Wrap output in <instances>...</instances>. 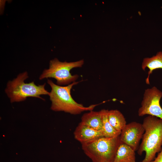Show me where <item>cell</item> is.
<instances>
[{
  "instance_id": "6da1fadb",
  "label": "cell",
  "mask_w": 162,
  "mask_h": 162,
  "mask_svg": "<svg viewBox=\"0 0 162 162\" xmlns=\"http://www.w3.org/2000/svg\"><path fill=\"white\" fill-rule=\"evenodd\" d=\"M142 124L145 132L137 153L141 155L145 152V158L141 162H151L162 149V119L148 115L144 118Z\"/></svg>"
},
{
  "instance_id": "7a4b0ae2",
  "label": "cell",
  "mask_w": 162,
  "mask_h": 162,
  "mask_svg": "<svg viewBox=\"0 0 162 162\" xmlns=\"http://www.w3.org/2000/svg\"><path fill=\"white\" fill-rule=\"evenodd\" d=\"M47 82L51 88L49 96L51 102V109L56 112L63 111L72 115H77L86 111L92 110L98 104L85 107L79 104L73 98L71 90L74 85L79 83L74 82L68 86H62L54 83L48 79Z\"/></svg>"
},
{
  "instance_id": "3957f363",
  "label": "cell",
  "mask_w": 162,
  "mask_h": 162,
  "mask_svg": "<svg viewBox=\"0 0 162 162\" xmlns=\"http://www.w3.org/2000/svg\"><path fill=\"white\" fill-rule=\"evenodd\" d=\"M122 143L119 136L102 137L81 144L84 153L92 162H113Z\"/></svg>"
},
{
  "instance_id": "277c9868",
  "label": "cell",
  "mask_w": 162,
  "mask_h": 162,
  "mask_svg": "<svg viewBox=\"0 0 162 162\" xmlns=\"http://www.w3.org/2000/svg\"><path fill=\"white\" fill-rule=\"evenodd\" d=\"M28 77V74L26 71L20 74L13 80L8 81L5 91L11 103L24 101L30 97L44 100L40 95H49L50 92L45 89V83L37 85L34 81L28 83L25 82L24 80Z\"/></svg>"
},
{
  "instance_id": "5b68a950",
  "label": "cell",
  "mask_w": 162,
  "mask_h": 162,
  "mask_svg": "<svg viewBox=\"0 0 162 162\" xmlns=\"http://www.w3.org/2000/svg\"><path fill=\"white\" fill-rule=\"evenodd\" d=\"M84 63L83 60L70 62H61L57 58L51 60L49 68L44 69L39 76L41 80L52 78L55 79L59 86L69 85L76 82L79 77L77 75H72L70 70L74 68H80Z\"/></svg>"
},
{
  "instance_id": "8992f818",
  "label": "cell",
  "mask_w": 162,
  "mask_h": 162,
  "mask_svg": "<svg viewBox=\"0 0 162 162\" xmlns=\"http://www.w3.org/2000/svg\"><path fill=\"white\" fill-rule=\"evenodd\" d=\"M162 98V92L153 86L145 90L141 106L138 110V115H146L154 116L162 119V108L160 101Z\"/></svg>"
},
{
  "instance_id": "52a82bcc",
  "label": "cell",
  "mask_w": 162,
  "mask_h": 162,
  "mask_svg": "<svg viewBox=\"0 0 162 162\" xmlns=\"http://www.w3.org/2000/svg\"><path fill=\"white\" fill-rule=\"evenodd\" d=\"M145 129L142 124L133 122L126 125L120 135L121 141L131 148L135 151L139 147Z\"/></svg>"
},
{
  "instance_id": "ba28073f",
  "label": "cell",
  "mask_w": 162,
  "mask_h": 162,
  "mask_svg": "<svg viewBox=\"0 0 162 162\" xmlns=\"http://www.w3.org/2000/svg\"><path fill=\"white\" fill-rule=\"evenodd\" d=\"M74 135L75 139L81 144L104 136L102 131L95 130L80 123L75 129Z\"/></svg>"
},
{
  "instance_id": "9c48e42d",
  "label": "cell",
  "mask_w": 162,
  "mask_h": 162,
  "mask_svg": "<svg viewBox=\"0 0 162 162\" xmlns=\"http://www.w3.org/2000/svg\"><path fill=\"white\" fill-rule=\"evenodd\" d=\"M141 67L143 70H145L146 68L149 69L146 82V84H149V76L153 71L157 69H162V51L157 52L155 55L151 57L144 58Z\"/></svg>"
},
{
  "instance_id": "30bf717a",
  "label": "cell",
  "mask_w": 162,
  "mask_h": 162,
  "mask_svg": "<svg viewBox=\"0 0 162 162\" xmlns=\"http://www.w3.org/2000/svg\"><path fill=\"white\" fill-rule=\"evenodd\" d=\"M80 123L95 130L102 131V121L99 111L92 110L84 114Z\"/></svg>"
},
{
  "instance_id": "8fae6325",
  "label": "cell",
  "mask_w": 162,
  "mask_h": 162,
  "mask_svg": "<svg viewBox=\"0 0 162 162\" xmlns=\"http://www.w3.org/2000/svg\"><path fill=\"white\" fill-rule=\"evenodd\" d=\"M135 151L122 142L117 150L113 162H135Z\"/></svg>"
},
{
  "instance_id": "7c38bea8",
  "label": "cell",
  "mask_w": 162,
  "mask_h": 162,
  "mask_svg": "<svg viewBox=\"0 0 162 162\" xmlns=\"http://www.w3.org/2000/svg\"><path fill=\"white\" fill-rule=\"evenodd\" d=\"M108 118L111 126L119 132H121L127 124L123 114L117 110H108Z\"/></svg>"
},
{
  "instance_id": "4fadbf2b",
  "label": "cell",
  "mask_w": 162,
  "mask_h": 162,
  "mask_svg": "<svg viewBox=\"0 0 162 162\" xmlns=\"http://www.w3.org/2000/svg\"><path fill=\"white\" fill-rule=\"evenodd\" d=\"M108 110L103 109L99 111L102 123V131L104 137H112L120 135L121 132L116 130L110 124L108 118Z\"/></svg>"
},
{
  "instance_id": "5bb4252c",
  "label": "cell",
  "mask_w": 162,
  "mask_h": 162,
  "mask_svg": "<svg viewBox=\"0 0 162 162\" xmlns=\"http://www.w3.org/2000/svg\"><path fill=\"white\" fill-rule=\"evenodd\" d=\"M151 162H162V149L158 153L157 157Z\"/></svg>"
},
{
  "instance_id": "9a60e30c",
  "label": "cell",
  "mask_w": 162,
  "mask_h": 162,
  "mask_svg": "<svg viewBox=\"0 0 162 162\" xmlns=\"http://www.w3.org/2000/svg\"><path fill=\"white\" fill-rule=\"evenodd\" d=\"M161 8L162 9V6L161 7Z\"/></svg>"
}]
</instances>
